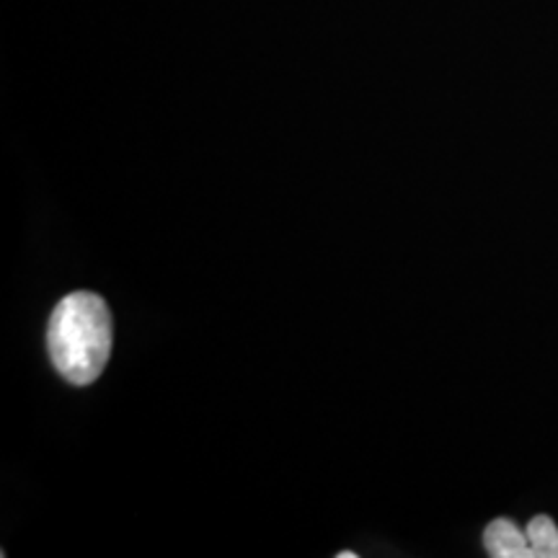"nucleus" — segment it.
Instances as JSON below:
<instances>
[{"instance_id": "f257e3e1", "label": "nucleus", "mask_w": 558, "mask_h": 558, "mask_svg": "<svg viewBox=\"0 0 558 558\" xmlns=\"http://www.w3.org/2000/svg\"><path fill=\"white\" fill-rule=\"evenodd\" d=\"M114 326L107 303L94 292L62 298L47 326V349L58 373L73 386H88L107 367Z\"/></svg>"}, {"instance_id": "f03ea898", "label": "nucleus", "mask_w": 558, "mask_h": 558, "mask_svg": "<svg viewBox=\"0 0 558 558\" xmlns=\"http://www.w3.org/2000/svg\"><path fill=\"white\" fill-rule=\"evenodd\" d=\"M484 548L492 558H535L525 530L507 518L488 522L484 530Z\"/></svg>"}, {"instance_id": "7ed1b4c3", "label": "nucleus", "mask_w": 558, "mask_h": 558, "mask_svg": "<svg viewBox=\"0 0 558 558\" xmlns=\"http://www.w3.org/2000/svg\"><path fill=\"white\" fill-rule=\"evenodd\" d=\"M535 558H558V525L548 514H538L525 527Z\"/></svg>"}, {"instance_id": "20e7f679", "label": "nucleus", "mask_w": 558, "mask_h": 558, "mask_svg": "<svg viewBox=\"0 0 558 558\" xmlns=\"http://www.w3.org/2000/svg\"><path fill=\"white\" fill-rule=\"evenodd\" d=\"M354 556H357V554H352V550H341V554H339V558H354Z\"/></svg>"}]
</instances>
